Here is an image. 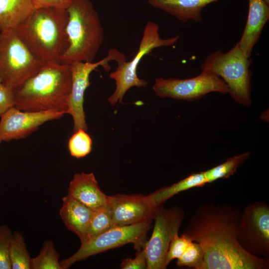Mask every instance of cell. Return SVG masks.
Masks as SVG:
<instances>
[{
    "instance_id": "1",
    "label": "cell",
    "mask_w": 269,
    "mask_h": 269,
    "mask_svg": "<svg viewBox=\"0 0 269 269\" xmlns=\"http://www.w3.org/2000/svg\"><path fill=\"white\" fill-rule=\"evenodd\" d=\"M242 211L228 205L204 204L190 218L183 234L199 243L203 269H267L268 258L252 255L237 240Z\"/></svg>"
},
{
    "instance_id": "2",
    "label": "cell",
    "mask_w": 269,
    "mask_h": 269,
    "mask_svg": "<svg viewBox=\"0 0 269 269\" xmlns=\"http://www.w3.org/2000/svg\"><path fill=\"white\" fill-rule=\"evenodd\" d=\"M70 64L46 63L12 90L14 107L25 112L66 114L71 88Z\"/></svg>"
},
{
    "instance_id": "3",
    "label": "cell",
    "mask_w": 269,
    "mask_h": 269,
    "mask_svg": "<svg viewBox=\"0 0 269 269\" xmlns=\"http://www.w3.org/2000/svg\"><path fill=\"white\" fill-rule=\"evenodd\" d=\"M67 20L66 9L38 8L15 30L44 63H60L68 45Z\"/></svg>"
},
{
    "instance_id": "4",
    "label": "cell",
    "mask_w": 269,
    "mask_h": 269,
    "mask_svg": "<svg viewBox=\"0 0 269 269\" xmlns=\"http://www.w3.org/2000/svg\"><path fill=\"white\" fill-rule=\"evenodd\" d=\"M66 10L68 45L60 63L93 62L104 39L98 13L91 0H74Z\"/></svg>"
},
{
    "instance_id": "5",
    "label": "cell",
    "mask_w": 269,
    "mask_h": 269,
    "mask_svg": "<svg viewBox=\"0 0 269 269\" xmlns=\"http://www.w3.org/2000/svg\"><path fill=\"white\" fill-rule=\"evenodd\" d=\"M250 58L246 56L238 43L227 52L215 51L207 56L201 65L202 70H208L220 77L226 84L232 99L237 103L249 106L252 73Z\"/></svg>"
},
{
    "instance_id": "6",
    "label": "cell",
    "mask_w": 269,
    "mask_h": 269,
    "mask_svg": "<svg viewBox=\"0 0 269 269\" xmlns=\"http://www.w3.org/2000/svg\"><path fill=\"white\" fill-rule=\"evenodd\" d=\"M44 64L15 29L0 32V82L3 85L13 90Z\"/></svg>"
},
{
    "instance_id": "7",
    "label": "cell",
    "mask_w": 269,
    "mask_h": 269,
    "mask_svg": "<svg viewBox=\"0 0 269 269\" xmlns=\"http://www.w3.org/2000/svg\"><path fill=\"white\" fill-rule=\"evenodd\" d=\"M180 38L179 35L163 39L160 36L159 26L155 22L148 21L145 26L138 50L130 61L118 63L115 71L110 77L115 81L116 87L114 92L108 98L109 103L114 106L117 103H122L124 96L129 89L133 87H145L147 82L138 77L137 68L142 57L153 49L160 47L170 46L176 43Z\"/></svg>"
},
{
    "instance_id": "8",
    "label": "cell",
    "mask_w": 269,
    "mask_h": 269,
    "mask_svg": "<svg viewBox=\"0 0 269 269\" xmlns=\"http://www.w3.org/2000/svg\"><path fill=\"white\" fill-rule=\"evenodd\" d=\"M153 220L116 226L90 240L81 243L80 248L74 255L60 262L62 269H68L77 262L127 244H133L137 251L144 249L147 241V234Z\"/></svg>"
},
{
    "instance_id": "9",
    "label": "cell",
    "mask_w": 269,
    "mask_h": 269,
    "mask_svg": "<svg viewBox=\"0 0 269 269\" xmlns=\"http://www.w3.org/2000/svg\"><path fill=\"white\" fill-rule=\"evenodd\" d=\"M184 211L177 207L159 206L154 218L151 236L147 241L145 251L147 269H165L167 254L170 242L178 234L184 220Z\"/></svg>"
},
{
    "instance_id": "10",
    "label": "cell",
    "mask_w": 269,
    "mask_h": 269,
    "mask_svg": "<svg viewBox=\"0 0 269 269\" xmlns=\"http://www.w3.org/2000/svg\"><path fill=\"white\" fill-rule=\"evenodd\" d=\"M152 89L160 98L188 101L200 99L211 92L222 94L229 93L225 82L208 70H202L198 76L189 79L158 78L155 79Z\"/></svg>"
},
{
    "instance_id": "11",
    "label": "cell",
    "mask_w": 269,
    "mask_h": 269,
    "mask_svg": "<svg viewBox=\"0 0 269 269\" xmlns=\"http://www.w3.org/2000/svg\"><path fill=\"white\" fill-rule=\"evenodd\" d=\"M237 240L241 246L255 256H269V207L258 202L246 206L242 212Z\"/></svg>"
},
{
    "instance_id": "12",
    "label": "cell",
    "mask_w": 269,
    "mask_h": 269,
    "mask_svg": "<svg viewBox=\"0 0 269 269\" xmlns=\"http://www.w3.org/2000/svg\"><path fill=\"white\" fill-rule=\"evenodd\" d=\"M114 60L120 63L126 61V58L123 53L114 49L109 51L106 57L97 62H77L70 64L72 83L66 114L72 117L73 132L79 130L87 131L88 129L83 104L85 92L90 84V75L100 66L108 71V62Z\"/></svg>"
},
{
    "instance_id": "13",
    "label": "cell",
    "mask_w": 269,
    "mask_h": 269,
    "mask_svg": "<svg viewBox=\"0 0 269 269\" xmlns=\"http://www.w3.org/2000/svg\"><path fill=\"white\" fill-rule=\"evenodd\" d=\"M65 114L57 111L25 112L13 107L0 117V138L8 142L24 138L44 123L59 119Z\"/></svg>"
},
{
    "instance_id": "14",
    "label": "cell",
    "mask_w": 269,
    "mask_h": 269,
    "mask_svg": "<svg viewBox=\"0 0 269 269\" xmlns=\"http://www.w3.org/2000/svg\"><path fill=\"white\" fill-rule=\"evenodd\" d=\"M108 205L115 226L154 220L159 208L148 195L142 194H118L109 196Z\"/></svg>"
},
{
    "instance_id": "15",
    "label": "cell",
    "mask_w": 269,
    "mask_h": 269,
    "mask_svg": "<svg viewBox=\"0 0 269 269\" xmlns=\"http://www.w3.org/2000/svg\"><path fill=\"white\" fill-rule=\"evenodd\" d=\"M269 19V5L264 0H249V12L246 24L240 40V48L250 58L255 45Z\"/></svg>"
},
{
    "instance_id": "16",
    "label": "cell",
    "mask_w": 269,
    "mask_h": 269,
    "mask_svg": "<svg viewBox=\"0 0 269 269\" xmlns=\"http://www.w3.org/2000/svg\"><path fill=\"white\" fill-rule=\"evenodd\" d=\"M68 190L69 195L94 211L108 202L109 196L100 189L93 173L74 174Z\"/></svg>"
},
{
    "instance_id": "17",
    "label": "cell",
    "mask_w": 269,
    "mask_h": 269,
    "mask_svg": "<svg viewBox=\"0 0 269 269\" xmlns=\"http://www.w3.org/2000/svg\"><path fill=\"white\" fill-rule=\"evenodd\" d=\"M94 210L67 194L62 199L60 216L66 228L75 233L81 242L86 232Z\"/></svg>"
},
{
    "instance_id": "18",
    "label": "cell",
    "mask_w": 269,
    "mask_h": 269,
    "mask_svg": "<svg viewBox=\"0 0 269 269\" xmlns=\"http://www.w3.org/2000/svg\"><path fill=\"white\" fill-rule=\"evenodd\" d=\"M218 0H148L151 6L160 9L186 22L188 20L200 22L201 11L209 3Z\"/></svg>"
},
{
    "instance_id": "19",
    "label": "cell",
    "mask_w": 269,
    "mask_h": 269,
    "mask_svg": "<svg viewBox=\"0 0 269 269\" xmlns=\"http://www.w3.org/2000/svg\"><path fill=\"white\" fill-rule=\"evenodd\" d=\"M35 9L32 0H0V32L16 29Z\"/></svg>"
},
{
    "instance_id": "20",
    "label": "cell",
    "mask_w": 269,
    "mask_h": 269,
    "mask_svg": "<svg viewBox=\"0 0 269 269\" xmlns=\"http://www.w3.org/2000/svg\"><path fill=\"white\" fill-rule=\"evenodd\" d=\"M207 183L204 171L190 174L173 184L161 188L148 195L153 203L159 206L176 194L194 187H201Z\"/></svg>"
},
{
    "instance_id": "21",
    "label": "cell",
    "mask_w": 269,
    "mask_h": 269,
    "mask_svg": "<svg viewBox=\"0 0 269 269\" xmlns=\"http://www.w3.org/2000/svg\"><path fill=\"white\" fill-rule=\"evenodd\" d=\"M116 227L111 217L108 204L94 211L88 226L85 238L82 242L90 240Z\"/></svg>"
},
{
    "instance_id": "22",
    "label": "cell",
    "mask_w": 269,
    "mask_h": 269,
    "mask_svg": "<svg viewBox=\"0 0 269 269\" xmlns=\"http://www.w3.org/2000/svg\"><path fill=\"white\" fill-rule=\"evenodd\" d=\"M250 154V152H246L235 155L221 164L204 171L207 183H211L219 179L229 178L234 174Z\"/></svg>"
},
{
    "instance_id": "23",
    "label": "cell",
    "mask_w": 269,
    "mask_h": 269,
    "mask_svg": "<svg viewBox=\"0 0 269 269\" xmlns=\"http://www.w3.org/2000/svg\"><path fill=\"white\" fill-rule=\"evenodd\" d=\"M12 269H31V261L23 235L18 231L12 234L10 247Z\"/></svg>"
},
{
    "instance_id": "24",
    "label": "cell",
    "mask_w": 269,
    "mask_h": 269,
    "mask_svg": "<svg viewBox=\"0 0 269 269\" xmlns=\"http://www.w3.org/2000/svg\"><path fill=\"white\" fill-rule=\"evenodd\" d=\"M57 252L51 240H47L43 244L37 256L31 259V269H63Z\"/></svg>"
},
{
    "instance_id": "25",
    "label": "cell",
    "mask_w": 269,
    "mask_h": 269,
    "mask_svg": "<svg viewBox=\"0 0 269 269\" xmlns=\"http://www.w3.org/2000/svg\"><path fill=\"white\" fill-rule=\"evenodd\" d=\"M68 147L70 155L76 158H81L89 154L92 148V140L83 130L74 132L68 140Z\"/></svg>"
},
{
    "instance_id": "26",
    "label": "cell",
    "mask_w": 269,
    "mask_h": 269,
    "mask_svg": "<svg viewBox=\"0 0 269 269\" xmlns=\"http://www.w3.org/2000/svg\"><path fill=\"white\" fill-rule=\"evenodd\" d=\"M204 253L200 245L191 242L182 255L177 259L178 267H187L195 269H203Z\"/></svg>"
},
{
    "instance_id": "27",
    "label": "cell",
    "mask_w": 269,
    "mask_h": 269,
    "mask_svg": "<svg viewBox=\"0 0 269 269\" xmlns=\"http://www.w3.org/2000/svg\"><path fill=\"white\" fill-rule=\"evenodd\" d=\"M12 233L6 225L0 227V269H11L10 247Z\"/></svg>"
},
{
    "instance_id": "28",
    "label": "cell",
    "mask_w": 269,
    "mask_h": 269,
    "mask_svg": "<svg viewBox=\"0 0 269 269\" xmlns=\"http://www.w3.org/2000/svg\"><path fill=\"white\" fill-rule=\"evenodd\" d=\"M191 240L184 234L176 235L169 246L166 264L167 266L174 259H179L184 253Z\"/></svg>"
},
{
    "instance_id": "29",
    "label": "cell",
    "mask_w": 269,
    "mask_h": 269,
    "mask_svg": "<svg viewBox=\"0 0 269 269\" xmlns=\"http://www.w3.org/2000/svg\"><path fill=\"white\" fill-rule=\"evenodd\" d=\"M122 269H147V263L144 249L137 251L134 259L126 258L120 265Z\"/></svg>"
},
{
    "instance_id": "30",
    "label": "cell",
    "mask_w": 269,
    "mask_h": 269,
    "mask_svg": "<svg viewBox=\"0 0 269 269\" xmlns=\"http://www.w3.org/2000/svg\"><path fill=\"white\" fill-rule=\"evenodd\" d=\"M14 107L12 90L0 82V117Z\"/></svg>"
},
{
    "instance_id": "31",
    "label": "cell",
    "mask_w": 269,
    "mask_h": 269,
    "mask_svg": "<svg viewBox=\"0 0 269 269\" xmlns=\"http://www.w3.org/2000/svg\"><path fill=\"white\" fill-rule=\"evenodd\" d=\"M35 8H55L67 9L74 0H32Z\"/></svg>"
},
{
    "instance_id": "32",
    "label": "cell",
    "mask_w": 269,
    "mask_h": 269,
    "mask_svg": "<svg viewBox=\"0 0 269 269\" xmlns=\"http://www.w3.org/2000/svg\"><path fill=\"white\" fill-rule=\"evenodd\" d=\"M269 5V0H264Z\"/></svg>"
},
{
    "instance_id": "33",
    "label": "cell",
    "mask_w": 269,
    "mask_h": 269,
    "mask_svg": "<svg viewBox=\"0 0 269 269\" xmlns=\"http://www.w3.org/2000/svg\"><path fill=\"white\" fill-rule=\"evenodd\" d=\"M2 141V140L0 138V144L1 143V142Z\"/></svg>"
},
{
    "instance_id": "34",
    "label": "cell",
    "mask_w": 269,
    "mask_h": 269,
    "mask_svg": "<svg viewBox=\"0 0 269 269\" xmlns=\"http://www.w3.org/2000/svg\"></svg>"
}]
</instances>
